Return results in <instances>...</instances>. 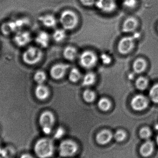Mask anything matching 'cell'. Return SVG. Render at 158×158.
I'll return each instance as SVG.
<instances>
[{"mask_svg": "<svg viewBox=\"0 0 158 158\" xmlns=\"http://www.w3.org/2000/svg\"><path fill=\"white\" fill-rule=\"evenodd\" d=\"M95 80V75L92 72L86 73L82 81V85L84 86H89L92 85L94 82Z\"/></svg>", "mask_w": 158, "mask_h": 158, "instance_id": "20", "label": "cell"}, {"mask_svg": "<svg viewBox=\"0 0 158 158\" xmlns=\"http://www.w3.org/2000/svg\"><path fill=\"white\" fill-rule=\"evenodd\" d=\"M83 98L85 102L91 103L94 100L95 98V94L93 91L87 89L85 90L83 94Z\"/></svg>", "mask_w": 158, "mask_h": 158, "instance_id": "26", "label": "cell"}, {"mask_svg": "<svg viewBox=\"0 0 158 158\" xmlns=\"http://www.w3.org/2000/svg\"><path fill=\"white\" fill-rule=\"evenodd\" d=\"M140 34L136 33L132 36L123 38L120 41L118 45L119 52L123 54H126L132 49L134 44V40L139 38Z\"/></svg>", "mask_w": 158, "mask_h": 158, "instance_id": "6", "label": "cell"}, {"mask_svg": "<svg viewBox=\"0 0 158 158\" xmlns=\"http://www.w3.org/2000/svg\"><path fill=\"white\" fill-rule=\"evenodd\" d=\"M111 106V102L106 98H100L98 102V107L103 111H107L110 109Z\"/></svg>", "mask_w": 158, "mask_h": 158, "instance_id": "21", "label": "cell"}, {"mask_svg": "<svg viewBox=\"0 0 158 158\" xmlns=\"http://www.w3.org/2000/svg\"><path fill=\"white\" fill-rule=\"evenodd\" d=\"M78 150V146L77 143L70 140L63 141L58 148L59 155L64 158L73 156L77 153Z\"/></svg>", "mask_w": 158, "mask_h": 158, "instance_id": "5", "label": "cell"}, {"mask_svg": "<svg viewBox=\"0 0 158 158\" xmlns=\"http://www.w3.org/2000/svg\"><path fill=\"white\" fill-rule=\"evenodd\" d=\"M100 58H101V61L105 64H110L111 61V59L110 56L106 54H102L100 56Z\"/></svg>", "mask_w": 158, "mask_h": 158, "instance_id": "33", "label": "cell"}, {"mask_svg": "<svg viewBox=\"0 0 158 158\" xmlns=\"http://www.w3.org/2000/svg\"><path fill=\"white\" fill-rule=\"evenodd\" d=\"M146 62L142 58L136 59L133 65L134 71L135 73L140 74L144 71L146 68Z\"/></svg>", "mask_w": 158, "mask_h": 158, "instance_id": "18", "label": "cell"}, {"mask_svg": "<svg viewBox=\"0 0 158 158\" xmlns=\"http://www.w3.org/2000/svg\"></svg>", "mask_w": 158, "mask_h": 158, "instance_id": "37", "label": "cell"}, {"mask_svg": "<svg viewBox=\"0 0 158 158\" xmlns=\"http://www.w3.org/2000/svg\"><path fill=\"white\" fill-rule=\"evenodd\" d=\"M39 19L42 24L46 27L54 28L57 24L56 18L52 14H46L41 16Z\"/></svg>", "mask_w": 158, "mask_h": 158, "instance_id": "14", "label": "cell"}, {"mask_svg": "<svg viewBox=\"0 0 158 158\" xmlns=\"http://www.w3.org/2000/svg\"><path fill=\"white\" fill-rule=\"evenodd\" d=\"M31 36L30 33L26 31L20 30L16 32L13 40L16 45L19 47L27 46L31 41Z\"/></svg>", "mask_w": 158, "mask_h": 158, "instance_id": "8", "label": "cell"}, {"mask_svg": "<svg viewBox=\"0 0 158 158\" xmlns=\"http://www.w3.org/2000/svg\"><path fill=\"white\" fill-rule=\"evenodd\" d=\"M2 140H1V138H0V148L2 146Z\"/></svg>", "mask_w": 158, "mask_h": 158, "instance_id": "35", "label": "cell"}, {"mask_svg": "<svg viewBox=\"0 0 158 158\" xmlns=\"http://www.w3.org/2000/svg\"><path fill=\"white\" fill-rule=\"evenodd\" d=\"M54 146L51 139L41 138L37 140L33 146V151L38 158H49L54 154Z\"/></svg>", "mask_w": 158, "mask_h": 158, "instance_id": "1", "label": "cell"}, {"mask_svg": "<svg viewBox=\"0 0 158 158\" xmlns=\"http://www.w3.org/2000/svg\"><path fill=\"white\" fill-rule=\"evenodd\" d=\"M148 101L146 97L143 95L135 96L131 101V106L134 110L141 111L147 107Z\"/></svg>", "mask_w": 158, "mask_h": 158, "instance_id": "10", "label": "cell"}, {"mask_svg": "<svg viewBox=\"0 0 158 158\" xmlns=\"http://www.w3.org/2000/svg\"><path fill=\"white\" fill-rule=\"evenodd\" d=\"M97 57L93 52L85 51L80 56V63L81 65L85 68H91L95 65Z\"/></svg>", "mask_w": 158, "mask_h": 158, "instance_id": "7", "label": "cell"}, {"mask_svg": "<svg viewBox=\"0 0 158 158\" xmlns=\"http://www.w3.org/2000/svg\"><path fill=\"white\" fill-rule=\"evenodd\" d=\"M59 21L64 29L72 30L77 26L79 17L76 12L67 9L60 14Z\"/></svg>", "mask_w": 158, "mask_h": 158, "instance_id": "2", "label": "cell"}, {"mask_svg": "<svg viewBox=\"0 0 158 158\" xmlns=\"http://www.w3.org/2000/svg\"><path fill=\"white\" fill-rule=\"evenodd\" d=\"M18 158H35L33 155L28 152H23L20 154Z\"/></svg>", "mask_w": 158, "mask_h": 158, "instance_id": "34", "label": "cell"}, {"mask_svg": "<svg viewBox=\"0 0 158 158\" xmlns=\"http://www.w3.org/2000/svg\"><path fill=\"white\" fill-rule=\"evenodd\" d=\"M95 5L98 9L103 13H111L117 7L116 0H96Z\"/></svg>", "mask_w": 158, "mask_h": 158, "instance_id": "9", "label": "cell"}, {"mask_svg": "<svg viewBox=\"0 0 158 158\" xmlns=\"http://www.w3.org/2000/svg\"><path fill=\"white\" fill-rule=\"evenodd\" d=\"M149 97L152 101L158 103V83L154 85L149 91Z\"/></svg>", "mask_w": 158, "mask_h": 158, "instance_id": "25", "label": "cell"}, {"mask_svg": "<svg viewBox=\"0 0 158 158\" xmlns=\"http://www.w3.org/2000/svg\"><path fill=\"white\" fill-rule=\"evenodd\" d=\"M152 133L149 128L143 127L140 131V135L142 138L148 139L151 136Z\"/></svg>", "mask_w": 158, "mask_h": 158, "instance_id": "29", "label": "cell"}, {"mask_svg": "<svg viewBox=\"0 0 158 158\" xmlns=\"http://www.w3.org/2000/svg\"></svg>", "mask_w": 158, "mask_h": 158, "instance_id": "38", "label": "cell"}, {"mask_svg": "<svg viewBox=\"0 0 158 158\" xmlns=\"http://www.w3.org/2000/svg\"><path fill=\"white\" fill-rule=\"evenodd\" d=\"M156 142H157V144H158V135L157 137V138H156Z\"/></svg>", "mask_w": 158, "mask_h": 158, "instance_id": "36", "label": "cell"}, {"mask_svg": "<svg viewBox=\"0 0 158 158\" xmlns=\"http://www.w3.org/2000/svg\"><path fill=\"white\" fill-rule=\"evenodd\" d=\"M42 56V52L39 48L29 46L22 53V60L26 64L33 65L40 62Z\"/></svg>", "mask_w": 158, "mask_h": 158, "instance_id": "3", "label": "cell"}, {"mask_svg": "<svg viewBox=\"0 0 158 158\" xmlns=\"http://www.w3.org/2000/svg\"><path fill=\"white\" fill-rule=\"evenodd\" d=\"M65 30L63 29H58L55 31L53 34V38L56 42H61L65 39L66 37Z\"/></svg>", "mask_w": 158, "mask_h": 158, "instance_id": "24", "label": "cell"}, {"mask_svg": "<svg viewBox=\"0 0 158 158\" xmlns=\"http://www.w3.org/2000/svg\"><path fill=\"white\" fill-rule=\"evenodd\" d=\"M148 80L144 77H140L136 80L135 85L136 88L139 90L143 91L145 90L148 85Z\"/></svg>", "mask_w": 158, "mask_h": 158, "instance_id": "22", "label": "cell"}, {"mask_svg": "<svg viewBox=\"0 0 158 158\" xmlns=\"http://www.w3.org/2000/svg\"><path fill=\"white\" fill-rule=\"evenodd\" d=\"M83 6L86 7H90L95 4L96 0H79Z\"/></svg>", "mask_w": 158, "mask_h": 158, "instance_id": "32", "label": "cell"}, {"mask_svg": "<svg viewBox=\"0 0 158 158\" xmlns=\"http://www.w3.org/2000/svg\"><path fill=\"white\" fill-rule=\"evenodd\" d=\"M127 136L125 131L123 130H118L113 135L114 139L118 142H122L124 141Z\"/></svg>", "mask_w": 158, "mask_h": 158, "instance_id": "28", "label": "cell"}, {"mask_svg": "<svg viewBox=\"0 0 158 158\" xmlns=\"http://www.w3.org/2000/svg\"><path fill=\"white\" fill-rule=\"evenodd\" d=\"M154 149L153 143L151 141H147L145 142L140 148V154L143 157H147L153 153Z\"/></svg>", "mask_w": 158, "mask_h": 158, "instance_id": "17", "label": "cell"}, {"mask_svg": "<svg viewBox=\"0 0 158 158\" xmlns=\"http://www.w3.org/2000/svg\"><path fill=\"white\" fill-rule=\"evenodd\" d=\"M69 65L66 64H58L55 65L51 69V75L53 78L59 80L63 78Z\"/></svg>", "mask_w": 158, "mask_h": 158, "instance_id": "11", "label": "cell"}, {"mask_svg": "<svg viewBox=\"0 0 158 158\" xmlns=\"http://www.w3.org/2000/svg\"><path fill=\"white\" fill-rule=\"evenodd\" d=\"M65 133L64 129L62 127H60L57 128L54 134V137L56 139H60L64 136Z\"/></svg>", "mask_w": 158, "mask_h": 158, "instance_id": "30", "label": "cell"}, {"mask_svg": "<svg viewBox=\"0 0 158 158\" xmlns=\"http://www.w3.org/2000/svg\"><path fill=\"white\" fill-rule=\"evenodd\" d=\"M77 50L74 47L68 46L64 51V56L66 59L69 60H74L77 56Z\"/></svg>", "mask_w": 158, "mask_h": 158, "instance_id": "19", "label": "cell"}, {"mask_svg": "<svg viewBox=\"0 0 158 158\" xmlns=\"http://www.w3.org/2000/svg\"><path fill=\"white\" fill-rule=\"evenodd\" d=\"M35 95L38 99L44 100L49 96V89L43 84H38L35 88Z\"/></svg>", "mask_w": 158, "mask_h": 158, "instance_id": "15", "label": "cell"}, {"mask_svg": "<svg viewBox=\"0 0 158 158\" xmlns=\"http://www.w3.org/2000/svg\"><path fill=\"white\" fill-rule=\"evenodd\" d=\"M81 77V74L77 69L73 68L69 73V79L73 82H76L78 81Z\"/></svg>", "mask_w": 158, "mask_h": 158, "instance_id": "27", "label": "cell"}, {"mask_svg": "<svg viewBox=\"0 0 158 158\" xmlns=\"http://www.w3.org/2000/svg\"><path fill=\"white\" fill-rule=\"evenodd\" d=\"M39 124L43 132L49 135L52 131V128L54 124V116L50 111H44L41 114L39 118Z\"/></svg>", "mask_w": 158, "mask_h": 158, "instance_id": "4", "label": "cell"}, {"mask_svg": "<svg viewBox=\"0 0 158 158\" xmlns=\"http://www.w3.org/2000/svg\"><path fill=\"white\" fill-rule=\"evenodd\" d=\"M138 22L133 17L127 18L124 20L122 26V30L124 32H131L136 29Z\"/></svg>", "mask_w": 158, "mask_h": 158, "instance_id": "13", "label": "cell"}, {"mask_svg": "<svg viewBox=\"0 0 158 158\" xmlns=\"http://www.w3.org/2000/svg\"><path fill=\"white\" fill-rule=\"evenodd\" d=\"M137 4V0H123V6L128 8H133L135 7Z\"/></svg>", "mask_w": 158, "mask_h": 158, "instance_id": "31", "label": "cell"}, {"mask_svg": "<svg viewBox=\"0 0 158 158\" xmlns=\"http://www.w3.org/2000/svg\"><path fill=\"white\" fill-rule=\"evenodd\" d=\"M46 79V74L41 70H38L33 76V80L38 84H43Z\"/></svg>", "mask_w": 158, "mask_h": 158, "instance_id": "23", "label": "cell"}, {"mask_svg": "<svg viewBox=\"0 0 158 158\" xmlns=\"http://www.w3.org/2000/svg\"><path fill=\"white\" fill-rule=\"evenodd\" d=\"M113 135L108 130H103L99 131L96 136V141L99 145H105L109 143L112 140Z\"/></svg>", "mask_w": 158, "mask_h": 158, "instance_id": "12", "label": "cell"}, {"mask_svg": "<svg viewBox=\"0 0 158 158\" xmlns=\"http://www.w3.org/2000/svg\"><path fill=\"white\" fill-rule=\"evenodd\" d=\"M49 34L44 31H40L37 34L35 38V42L36 43L42 48H46L49 44Z\"/></svg>", "mask_w": 158, "mask_h": 158, "instance_id": "16", "label": "cell"}]
</instances>
